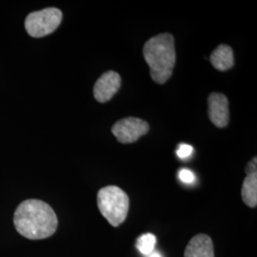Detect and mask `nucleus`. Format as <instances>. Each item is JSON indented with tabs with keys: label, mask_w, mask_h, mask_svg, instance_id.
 <instances>
[{
	"label": "nucleus",
	"mask_w": 257,
	"mask_h": 257,
	"mask_svg": "<svg viewBox=\"0 0 257 257\" xmlns=\"http://www.w3.org/2000/svg\"><path fill=\"white\" fill-rule=\"evenodd\" d=\"M150 126L145 120L138 117H126L117 121L111 128L112 135L122 144L138 141L149 132Z\"/></svg>",
	"instance_id": "5"
},
{
	"label": "nucleus",
	"mask_w": 257,
	"mask_h": 257,
	"mask_svg": "<svg viewBox=\"0 0 257 257\" xmlns=\"http://www.w3.org/2000/svg\"><path fill=\"white\" fill-rule=\"evenodd\" d=\"M62 12L57 8H47L34 12L25 20L26 31L31 37H46L58 28L62 21Z\"/></svg>",
	"instance_id": "4"
},
{
	"label": "nucleus",
	"mask_w": 257,
	"mask_h": 257,
	"mask_svg": "<svg viewBox=\"0 0 257 257\" xmlns=\"http://www.w3.org/2000/svg\"><path fill=\"white\" fill-rule=\"evenodd\" d=\"M210 61L217 71L224 72L229 70L234 64L232 49L228 45L221 44L211 53Z\"/></svg>",
	"instance_id": "9"
},
{
	"label": "nucleus",
	"mask_w": 257,
	"mask_h": 257,
	"mask_svg": "<svg viewBox=\"0 0 257 257\" xmlns=\"http://www.w3.org/2000/svg\"><path fill=\"white\" fill-rule=\"evenodd\" d=\"M178 177L183 183L186 184L193 183L195 179V176L193 175V172H191L190 170H187V169L180 170L178 173Z\"/></svg>",
	"instance_id": "13"
},
{
	"label": "nucleus",
	"mask_w": 257,
	"mask_h": 257,
	"mask_svg": "<svg viewBox=\"0 0 257 257\" xmlns=\"http://www.w3.org/2000/svg\"><path fill=\"white\" fill-rule=\"evenodd\" d=\"M14 224L22 236L40 240L55 233L58 221L50 205L41 200L29 199L21 203L15 211Z\"/></svg>",
	"instance_id": "1"
},
{
	"label": "nucleus",
	"mask_w": 257,
	"mask_h": 257,
	"mask_svg": "<svg viewBox=\"0 0 257 257\" xmlns=\"http://www.w3.org/2000/svg\"><path fill=\"white\" fill-rule=\"evenodd\" d=\"M208 113L210 120L217 128H225L230 121L229 100L219 92H212L208 98Z\"/></svg>",
	"instance_id": "6"
},
{
	"label": "nucleus",
	"mask_w": 257,
	"mask_h": 257,
	"mask_svg": "<svg viewBox=\"0 0 257 257\" xmlns=\"http://www.w3.org/2000/svg\"><path fill=\"white\" fill-rule=\"evenodd\" d=\"M156 244V235H154L153 233H144L138 239L137 248L142 254L147 256L155 250Z\"/></svg>",
	"instance_id": "11"
},
{
	"label": "nucleus",
	"mask_w": 257,
	"mask_h": 257,
	"mask_svg": "<svg viewBox=\"0 0 257 257\" xmlns=\"http://www.w3.org/2000/svg\"><path fill=\"white\" fill-rule=\"evenodd\" d=\"M242 198L249 208H255L257 205V173L248 175L242 185Z\"/></svg>",
	"instance_id": "10"
},
{
	"label": "nucleus",
	"mask_w": 257,
	"mask_h": 257,
	"mask_svg": "<svg viewBox=\"0 0 257 257\" xmlns=\"http://www.w3.org/2000/svg\"><path fill=\"white\" fill-rule=\"evenodd\" d=\"M121 86V76L113 71L102 74L93 87V95L100 103L108 102L118 92Z\"/></svg>",
	"instance_id": "7"
},
{
	"label": "nucleus",
	"mask_w": 257,
	"mask_h": 257,
	"mask_svg": "<svg viewBox=\"0 0 257 257\" xmlns=\"http://www.w3.org/2000/svg\"><path fill=\"white\" fill-rule=\"evenodd\" d=\"M245 171L247 173V175L256 174L257 171V158L254 157L252 158L248 163L247 167L245 168Z\"/></svg>",
	"instance_id": "14"
},
{
	"label": "nucleus",
	"mask_w": 257,
	"mask_h": 257,
	"mask_svg": "<svg viewBox=\"0 0 257 257\" xmlns=\"http://www.w3.org/2000/svg\"><path fill=\"white\" fill-rule=\"evenodd\" d=\"M147 257H163L158 251H156V250H154L152 253H150L149 255H147Z\"/></svg>",
	"instance_id": "15"
},
{
	"label": "nucleus",
	"mask_w": 257,
	"mask_h": 257,
	"mask_svg": "<svg viewBox=\"0 0 257 257\" xmlns=\"http://www.w3.org/2000/svg\"><path fill=\"white\" fill-rule=\"evenodd\" d=\"M145 61L155 82L164 84L172 76L176 60L175 38L171 34L152 37L143 48Z\"/></svg>",
	"instance_id": "2"
},
{
	"label": "nucleus",
	"mask_w": 257,
	"mask_h": 257,
	"mask_svg": "<svg viewBox=\"0 0 257 257\" xmlns=\"http://www.w3.org/2000/svg\"><path fill=\"white\" fill-rule=\"evenodd\" d=\"M97 206L112 227H118L127 217L130 199L119 187L107 186L97 193Z\"/></svg>",
	"instance_id": "3"
},
{
	"label": "nucleus",
	"mask_w": 257,
	"mask_h": 257,
	"mask_svg": "<svg viewBox=\"0 0 257 257\" xmlns=\"http://www.w3.org/2000/svg\"><path fill=\"white\" fill-rule=\"evenodd\" d=\"M184 257H214L213 243L207 234L199 233L188 243Z\"/></svg>",
	"instance_id": "8"
},
{
	"label": "nucleus",
	"mask_w": 257,
	"mask_h": 257,
	"mask_svg": "<svg viewBox=\"0 0 257 257\" xmlns=\"http://www.w3.org/2000/svg\"><path fill=\"white\" fill-rule=\"evenodd\" d=\"M193 148L191 145L185 144V143L179 144L177 150H176V155L181 159H185V158L190 157V156L193 155Z\"/></svg>",
	"instance_id": "12"
}]
</instances>
